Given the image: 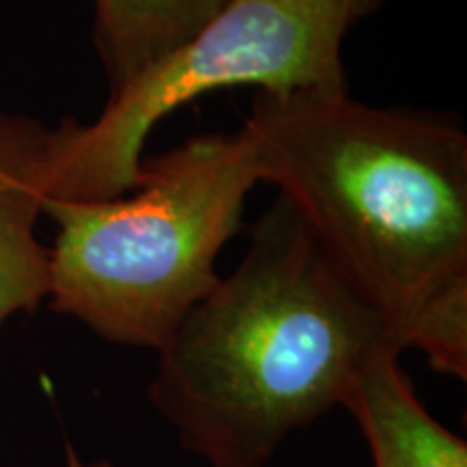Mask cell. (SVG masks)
Wrapping results in <instances>:
<instances>
[{
  "mask_svg": "<svg viewBox=\"0 0 467 467\" xmlns=\"http://www.w3.org/2000/svg\"><path fill=\"white\" fill-rule=\"evenodd\" d=\"M420 348L437 372L467 377V275L435 292L405 331V348Z\"/></svg>",
  "mask_w": 467,
  "mask_h": 467,
  "instance_id": "8",
  "label": "cell"
},
{
  "mask_svg": "<svg viewBox=\"0 0 467 467\" xmlns=\"http://www.w3.org/2000/svg\"><path fill=\"white\" fill-rule=\"evenodd\" d=\"M258 182L241 128L143 159L128 197H48L44 214L57 227L48 249L50 307L107 342L161 350L217 285V258Z\"/></svg>",
  "mask_w": 467,
  "mask_h": 467,
  "instance_id": "3",
  "label": "cell"
},
{
  "mask_svg": "<svg viewBox=\"0 0 467 467\" xmlns=\"http://www.w3.org/2000/svg\"><path fill=\"white\" fill-rule=\"evenodd\" d=\"M66 454H67V467H113L109 461H91V463H87V461L78 457V452L74 451L72 443H67Z\"/></svg>",
  "mask_w": 467,
  "mask_h": 467,
  "instance_id": "10",
  "label": "cell"
},
{
  "mask_svg": "<svg viewBox=\"0 0 467 467\" xmlns=\"http://www.w3.org/2000/svg\"><path fill=\"white\" fill-rule=\"evenodd\" d=\"M402 353L279 195L241 265L159 350L148 396L208 467H268L292 431L342 405L361 368Z\"/></svg>",
  "mask_w": 467,
  "mask_h": 467,
  "instance_id": "1",
  "label": "cell"
},
{
  "mask_svg": "<svg viewBox=\"0 0 467 467\" xmlns=\"http://www.w3.org/2000/svg\"><path fill=\"white\" fill-rule=\"evenodd\" d=\"M275 184L340 275L405 350L416 312L467 275V134L347 91H258L243 124Z\"/></svg>",
  "mask_w": 467,
  "mask_h": 467,
  "instance_id": "2",
  "label": "cell"
},
{
  "mask_svg": "<svg viewBox=\"0 0 467 467\" xmlns=\"http://www.w3.org/2000/svg\"><path fill=\"white\" fill-rule=\"evenodd\" d=\"M337 3L344 5V9L348 11L350 20L358 22V20H361V17L377 14V11L381 9L388 0H337Z\"/></svg>",
  "mask_w": 467,
  "mask_h": 467,
  "instance_id": "9",
  "label": "cell"
},
{
  "mask_svg": "<svg viewBox=\"0 0 467 467\" xmlns=\"http://www.w3.org/2000/svg\"><path fill=\"white\" fill-rule=\"evenodd\" d=\"M342 407L364 433L375 467H467V443L422 407L399 353L368 361Z\"/></svg>",
  "mask_w": 467,
  "mask_h": 467,
  "instance_id": "6",
  "label": "cell"
},
{
  "mask_svg": "<svg viewBox=\"0 0 467 467\" xmlns=\"http://www.w3.org/2000/svg\"><path fill=\"white\" fill-rule=\"evenodd\" d=\"M337 0H223L182 46L109 96L91 124L52 128L50 197L102 202L137 189L145 141L159 121L203 93L347 91Z\"/></svg>",
  "mask_w": 467,
  "mask_h": 467,
  "instance_id": "4",
  "label": "cell"
},
{
  "mask_svg": "<svg viewBox=\"0 0 467 467\" xmlns=\"http://www.w3.org/2000/svg\"><path fill=\"white\" fill-rule=\"evenodd\" d=\"M223 0H93V44L109 96L182 46Z\"/></svg>",
  "mask_w": 467,
  "mask_h": 467,
  "instance_id": "7",
  "label": "cell"
},
{
  "mask_svg": "<svg viewBox=\"0 0 467 467\" xmlns=\"http://www.w3.org/2000/svg\"><path fill=\"white\" fill-rule=\"evenodd\" d=\"M52 128L0 110V325L48 299L50 255L37 221L50 197Z\"/></svg>",
  "mask_w": 467,
  "mask_h": 467,
  "instance_id": "5",
  "label": "cell"
}]
</instances>
